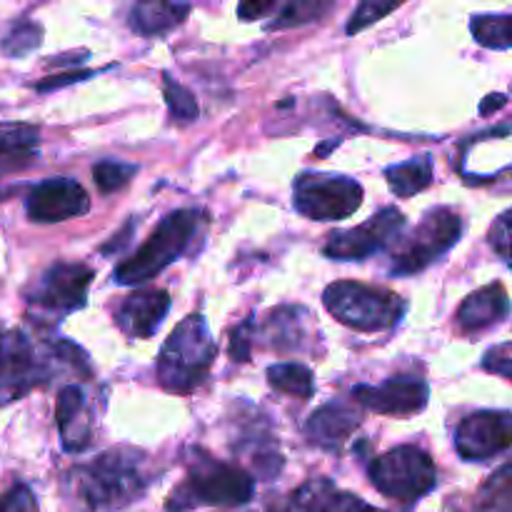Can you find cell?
<instances>
[{
	"instance_id": "6da1fadb",
	"label": "cell",
	"mask_w": 512,
	"mask_h": 512,
	"mask_svg": "<svg viewBox=\"0 0 512 512\" xmlns=\"http://www.w3.org/2000/svg\"><path fill=\"white\" fill-rule=\"evenodd\" d=\"M145 465L148 458L128 445L105 450L88 465H78L65 475V493L83 512L120 510L148 490L150 475Z\"/></svg>"
},
{
	"instance_id": "7a4b0ae2",
	"label": "cell",
	"mask_w": 512,
	"mask_h": 512,
	"mask_svg": "<svg viewBox=\"0 0 512 512\" xmlns=\"http://www.w3.org/2000/svg\"><path fill=\"white\" fill-rule=\"evenodd\" d=\"M255 495V480L248 470L235 463L213 458L203 448L190 450L188 473L178 488L170 493L165 510L188 512L200 505L215 508H240Z\"/></svg>"
},
{
	"instance_id": "3957f363",
	"label": "cell",
	"mask_w": 512,
	"mask_h": 512,
	"mask_svg": "<svg viewBox=\"0 0 512 512\" xmlns=\"http://www.w3.org/2000/svg\"><path fill=\"white\" fill-rule=\"evenodd\" d=\"M215 353H218V345L203 315H188L175 325L160 350L158 365H155L158 383L168 393L190 395L208 380Z\"/></svg>"
},
{
	"instance_id": "277c9868",
	"label": "cell",
	"mask_w": 512,
	"mask_h": 512,
	"mask_svg": "<svg viewBox=\"0 0 512 512\" xmlns=\"http://www.w3.org/2000/svg\"><path fill=\"white\" fill-rule=\"evenodd\" d=\"M205 223V213L193 208L173 210L155 225L153 235L135 250L130 258L115 268V283L140 285L163 273L170 263L188 253L190 243L198 235V228Z\"/></svg>"
},
{
	"instance_id": "5b68a950",
	"label": "cell",
	"mask_w": 512,
	"mask_h": 512,
	"mask_svg": "<svg viewBox=\"0 0 512 512\" xmlns=\"http://www.w3.org/2000/svg\"><path fill=\"white\" fill-rule=\"evenodd\" d=\"M323 305L338 323L358 330V333H383L403 320L405 300L390 290L358 280H338L323 293Z\"/></svg>"
},
{
	"instance_id": "8992f818",
	"label": "cell",
	"mask_w": 512,
	"mask_h": 512,
	"mask_svg": "<svg viewBox=\"0 0 512 512\" xmlns=\"http://www.w3.org/2000/svg\"><path fill=\"white\" fill-rule=\"evenodd\" d=\"M93 278L95 273L90 265L58 260L25 293L28 315L38 325H58L65 315L88 303V288Z\"/></svg>"
},
{
	"instance_id": "52a82bcc",
	"label": "cell",
	"mask_w": 512,
	"mask_h": 512,
	"mask_svg": "<svg viewBox=\"0 0 512 512\" xmlns=\"http://www.w3.org/2000/svg\"><path fill=\"white\" fill-rule=\"evenodd\" d=\"M370 483L380 495L398 503H418L438 485L433 458L418 445H400L370 463Z\"/></svg>"
},
{
	"instance_id": "ba28073f",
	"label": "cell",
	"mask_w": 512,
	"mask_h": 512,
	"mask_svg": "<svg viewBox=\"0 0 512 512\" xmlns=\"http://www.w3.org/2000/svg\"><path fill=\"white\" fill-rule=\"evenodd\" d=\"M463 235V218L453 208H433L423 215L413 233L393 253L390 273L395 278L418 275L438 263Z\"/></svg>"
},
{
	"instance_id": "9c48e42d",
	"label": "cell",
	"mask_w": 512,
	"mask_h": 512,
	"mask_svg": "<svg viewBox=\"0 0 512 512\" xmlns=\"http://www.w3.org/2000/svg\"><path fill=\"white\" fill-rule=\"evenodd\" d=\"M293 205L315 223L345 220L363 205V185L348 175L300 173L293 185Z\"/></svg>"
},
{
	"instance_id": "30bf717a",
	"label": "cell",
	"mask_w": 512,
	"mask_h": 512,
	"mask_svg": "<svg viewBox=\"0 0 512 512\" xmlns=\"http://www.w3.org/2000/svg\"><path fill=\"white\" fill-rule=\"evenodd\" d=\"M48 360L23 330H0V405L15 403L43 385L50 378Z\"/></svg>"
},
{
	"instance_id": "8fae6325",
	"label": "cell",
	"mask_w": 512,
	"mask_h": 512,
	"mask_svg": "<svg viewBox=\"0 0 512 512\" xmlns=\"http://www.w3.org/2000/svg\"><path fill=\"white\" fill-rule=\"evenodd\" d=\"M403 228L405 215L398 208H383L355 228L330 233L323 255L330 260H340V263H348V260L360 263L398 240Z\"/></svg>"
},
{
	"instance_id": "7c38bea8",
	"label": "cell",
	"mask_w": 512,
	"mask_h": 512,
	"mask_svg": "<svg viewBox=\"0 0 512 512\" xmlns=\"http://www.w3.org/2000/svg\"><path fill=\"white\" fill-rule=\"evenodd\" d=\"M512 445V415L508 410H478L455 428V450L468 463H485Z\"/></svg>"
},
{
	"instance_id": "4fadbf2b",
	"label": "cell",
	"mask_w": 512,
	"mask_h": 512,
	"mask_svg": "<svg viewBox=\"0 0 512 512\" xmlns=\"http://www.w3.org/2000/svg\"><path fill=\"white\" fill-rule=\"evenodd\" d=\"M353 400L355 405L375 415L408 418L428 408L430 388L425 380L413 375H395L380 385H355Z\"/></svg>"
},
{
	"instance_id": "5bb4252c",
	"label": "cell",
	"mask_w": 512,
	"mask_h": 512,
	"mask_svg": "<svg viewBox=\"0 0 512 512\" xmlns=\"http://www.w3.org/2000/svg\"><path fill=\"white\" fill-rule=\"evenodd\" d=\"M90 210V198L73 178H45L33 185L25 198V213L33 223H63Z\"/></svg>"
},
{
	"instance_id": "9a60e30c",
	"label": "cell",
	"mask_w": 512,
	"mask_h": 512,
	"mask_svg": "<svg viewBox=\"0 0 512 512\" xmlns=\"http://www.w3.org/2000/svg\"><path fill=\"white\" fill-rule=\"evenodd\" d=\"M170 310V295L163 288H143L123 298L115 310V325L130 340H148L158 333Z\"/></svg>"
},
{
	"instance_id": "2e32d148",
	"label": "cell",
	"mask_w": 512,
	"mask_h": 512,
	"mask_svg": "<svg viewBox=\"0 0 512 512\" xmlns=\"http://www.w3.org/2000/svg\"><path fill=\"white\" fill-rule=\"evenodd\" d=\"M360 410L345 400H333L315 410L305 423V438L310 445L325 450V453H340L343 445L353 438L360 428Z\"/></svg>"
},
{
	"instance_id": "e0dca14e",
	"label": "cell",
	"mask_w": 512,
	"mask_h": 512,
	"mask_svg": "<svg viewBox=\"0 0 512 512\" xmlns=\"http://www.w3.org/2000/svg\"><path fill=\"white\" fill-rule=\"evenodd\" d=\"M55 420L65 453H85L93 445L95 418L88 395L78 385H65L55 400Z\"/></svg>"
},
{
	"instance_id": "ac0fdd59",
	"label": "cell",
	"mask_w": 512,
	"mask_h": 512,
	"mask_svg": "<svg viewBox=\"0 0 512 512\" xmlns=\"http://www.w3.org/2000/svg\"><path fill=\"white\" fill-rule=\"evenodd\" d=\"M510 313L508 293L500 283L485 285V288L475 290L468 298L460 303L458 308V325L463 333H483V330L493 328V325L503 323Z\"/></svg>"
},
{
	"instance_id": "d6986e66",
	"label": "cell",
	"mask_w": 512,
	"mask_h": 512,
	"mask_svg": "<svg viewBox=\"0 0 512 512\" xmlns=\"http://www.w3.org/2000/svg\"><path fill=\"white\" fill-rule=\"evenodd\" d=\"M40 155V130L30 123H0V180L33 168Z\"/></svg>"
},
{
	"instance_id": "ffe728a7",
	"label": "cell",
	"mask_w": 512,
	"mask_h": 512,
	"mask_svg": "<svg viewBox=\"0 0 512 512\" xmlns=\"http://www.w3.org/2000/svg\"><path fill=\"white\" fill-rule=\"evenodd\" d=\"M310 313L300 305H280V308L270 310L268 320L263 323V333L268 343L280 353H298V350L308 348L305 340L310 338L308 325Z\"/></svg>"
},
{
	"instance_id": "44dd1931",
	"label": "cell",
	"mask_w": 512,
	"mask_h": 512,
	"mask_svg": "<svg viewBox=\"0 0 512 512\" xmlns=\"http://www.w3.org/2000/svg\"><path fill=\"white\" fill-rule=\"evenodd\" d=\"M295 508L298 512H385L365 503L358 495L338 490L330 480H313L303 485L295 495Z\"/></svg>"
},
{
	"instance_id": "7402d4cb",
	"label": "cell",
	"mask_w": 512,
	"mask_h": 512,
	"mask_svg": "<svg viewBox=\"0 0 512 512\" xmlns=\"http://www.w3.org/2000/svg\"><path fill=\"white\" fill-rule=\"evenodd\" d=\"M190 13L188 3H163V0H145V3H135L130 8L128 25L133 33L143 35V38H155V35H165L173 28H178Z\"/></svg>"
},
{
	"instance_id": "603a6c76",
	"label": "cell",
	"mask_w": 512,
	"mask_h": 512,
	"mask_svg": "<svg viewBox=\"0 0 512 512\" xmlns=\"http://www.w3.org/2000/svg\"><path fill=\"white\" fill-rule=\"evenodd\" d=\"M435 165L430 155H418V158H410L405 163L393 165V168L385 170V178H388L390 190H393L398 198H410V195H418L433 183Z\"/></svg>"
},
{
	"instance_id": "cb8c5ba5",
	"label": "cell",
	"mask_w": 512,
	"mask_h": 512,
	"mask_svg": "<svg viewBox=\"0 0 512 512\" xmlns=\"http://www.w3.org/2000/svg\"><path fill=\"white\" fill-rule=\"evenodd\" d=\"M270 388L293 398L310 400L315 395L313 370L303 363H278L268 368Z\"/></svg>"
},
{
	"instance_id": "d4e9b609",
	"label": "cell",
	"mask_w": 512,
	"mask_h": 512,
	"mask_svg": "<svg viewBox=\"0 0 512 512\" xmlns=\"http://www.w3.org/2000/svg\"><path fill=\"white\" fill-rule=\"evenodd\" d=\"M278 15L270 20L268 30H285V28H298V25L313 23L320 20L325 13L333 10V3L328 0H290L285 5H275Z\"/></svg>"
},
{
	"instance_id": "484cf974",
	"label": "cell",
	"mask_w": 512,
	"mask_h": 512,
	"mask_svg": "<svg viewBox=\"0 0 512 512\" xmlns=\"http://www.w3.org/2000/svg\"><path fill=\"white\" fill-rule=\"evenodd\" d=\"M470 33L483 48L508 50L512 45V18L510 15H475L470 20Z\"/></svg>"
},
{
	"instance_id": "4316f807",
	"label": "cell",
	"mask_w": 512,
	"mask_h": 512,
	"mask_svg": "<svg viewBox=\"0 0 512 512\" xmlns=\"http://www.w3.org/2000/svg\"><path fill=\"white\" fill-rule=\"evenodd\" d=\"M40 43H43V25L25 18L13 23V28L3 35L0 50H3V55H8V58H25V55H30L33 50H38Z\"/></svg>"
},
{
	"instance_id": "83f0119b",
	"label": "cell",
	"mask_w": 512,
	"mask_h": 512,
	"mask_svg": "<svg viewBox=\"0 0 512 512\" xmlns=\"http://www.w3.org/2000/svg\"><path fill=\"white\" fill-rule=\"evenodd\" d=\"M163 95H165V103H168L170 115H173L178 123H193V120L200 115L195 95L190 93L183 83L170 78V73H163Z\"/></svg>"
},
{
	"instance_id": "f1b7e54d",
	"label": "cell",
	"mask_w": 512,
	"mask_h": 512,
	"mask_svg": "<svg viewBox=\"0 0 512 512\" xmlns=\"http://www.w3.org/2000/svg\"><path fill=\"white\" fill-rule=\"evenodd\" d=\"M138 173V165L123 160H100L93 165V180L100 193H118Z\"/></svg>"
},
{
	"instance_id": "f546056e",
	"label": "cell",
	"mask_w": 512,
	"mask_h": 512,
	"mask_svg": "<svg viewBox=\"0 0 512 512\" xmlns=\"http://www.w3.org/2000/svg\"><path fill=\"white\" fill-rule=\"evenodd\" d=\"M393 10H398V3H380V0H365L355 8V13L350 15L348 25H345V33L358 35L360 30L370 28L373 23L383 20L385 15H390Z\"/></svg>"
},
{
	"instance_id": "4dcf8cb0",
	"label": "cell",
	"mask_w": 512,
	"mask_h": 512,
	"mask_svg": "<svg viewBox=\"0 0 512 512\" xmlns=\"http://www.w3.org/2000/svg\"><path fill=\"white\" fill-rule=\"evenodd\" d=\"M0 512H40L33 490L25 483H15L0 495Z\"/></svg>"
},
{
	"instance_id": "1f68e13d",
	"label": "cell",
	"mask_w": 512,
	"mask_h": 512,
	"mask_svg": "<svg viewBox=\"0 0 512 512\" xmlns=\"http://www.w3.org/2000/svg\"><path fill=\"white\" fill-rule=\"evenodd\" d=\"M253 330H255V318H248L245 323H240L238 328L230 335V358L235 363H245L253 350Z\"/></svg>"
},
{
	"instance_id": "d6a6232c",
	"label": "cell",
	"mask_w": 512,
	"mask_h": 512,
	"mask_svg": "<svg viewBox=\"0 0 512 512\" xmlns=\"http://www.w3.org/2000/svg\"><path fill=\"white\" fill-rule=\"evenodd\" d=\"M483 368L488 373L500 375L503 380H512V345L500 343L493 350H488L483 358Z\"/></svg>"
},
{
	"instance_id": "836d02e7",
	"label": "cell",
	"mask_w": 512,
	"mask_h": 512,
	"mask_svg": "<svg viewBox=\"0 0 512 512\" xmlns=\"http://www.w3.org/2000/svg\"><path fill=\"white\" fill-rule=\"evenodd\" d=\"M490 243L498 250L503 263H510V210L500 213V218L495 220L493 230H490Z\"/></svg>"
},
{
	"instance_id": "e575fe53",
	"label": "cell",
	"mask_w": 512,
	"mask_h": 512,
	"mask_svg": "<svg viewBox=\"0 0 512 512\" xmlns=\"http://www.w3.org/2000/svg\"><path fill=\"white\" fill-rule=\"evenodd\" d=\"M90 75H95V70H80V73H63V75H55V78H45L43 83L35 85V90H40V93H48V90H58V88H63V85L78 83V80L90 78Z\"/></svg>"
},
{
	"instance_id": "d590c367",
	"label": "cell",
	"mask_w": 512,
	"mask_h": 512,
	"mask_svg": "<svg viewBox=\"0 0 512 512\" xmlns=\"http://www.w3.org/2000/svg\"><path fill=\"white\" fill-rule=\"evenodd\" d=\"M273 10L275 3H268V0H263V3L260 0H250V3L238 5V18L248 23V20H260L265 13H273Z\"/></svg>"
},
{
	"instance_id": "8d00e7d4",
	"label": "cell",
	"mask_w": 512,
	"mask_h": 512,
	"mask_svg": "<svg viewBox=\"0 0 512 512\" xmlns=\"http://www.w3.org/2000/svg\"><path fill=\"white\" fill-rule=\"evenodd\" d=\"M505 105H508V95H503V93L488 95V98L483 100V105H480V115H490V113H495V110L505 108Z\"/></svg>"
}]
</instances>
